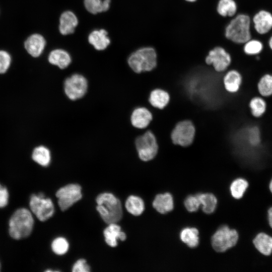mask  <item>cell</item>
I'll use <instances>...</instances> for the list:
<instances>
[{
  "label": "cell",
  "instance_id": "cell-1",
  "mask_svg": "<svg viewBox=\"0 0 272 272\" xmlns=\"http://www.w3.org/2000/svg\"><path fill=\"white\" fill-rule=\"evenodd\" d=\"M96 209L103 220L107 224L116 223L122 217L120 201L113 194L104 192L96 198Z\"/></svg>",
  "mask_w": 272,
  "mask_h": 272
},
{
  "label": "cell",
  "instance_id": "cell-2",
  "mask_svg": "<svg viewBox=\"0 0 272 272\" xmlns=\"http://www.w3.org/2000/svg\"><path fill=\"white\" fill-rule=\"evenodd\" d=\"M127 64L135 74L149 72L154 70L158 64L155 50L150 47H143L132 53L127 58Z\"/></svg>",
  "mask_w": 272,
  "mask_h": 272
},
{
  "label": "cell",
  "instance_id": "cell-3",
  "mask_svg": "<svg viewBox=\"0 0 272 272\" xmlns=\"http://www.w3.org/2000/svg\"><path fill=\"white\" fill-rule=\"evenodd\" d=\"M34 219L31 212L25 208L17 210L9 221V234L15 239L28 237L31 234Z\"/></svg>",
  "mask_w": 272,
  "mask_h": 272
},
{
  "label": "cell",
  "instance_id": "cell-4",
  "mask_svg": "<svg viewBox=\"0 0 272 272\" xmlns=\"http://www.w3.org/2000/svg\"><path fill=\"white\" fill-rule=\"evenodd\" d=\"M250 19L239 14L233 19L226 28V37L236 43H244L251 39Z\"/></svg>",
  "mask_w": 272,
  "mask_h": 272
},
{
  "label": "cell",
  "instance_id": "cell-5",
  "mask_svg": "<svg viewBox=\"0 0 272 272\" xmlns=\"http://www.w3.org/2000/svg\"><path fill=\"white\" fill-rule=\"evenodd\" d=\"M134 144L139 159L144 162L153 160L158 151V145L154 134L149 129L138 135L134 139Z\"/></svg>",
  "mask_w": 272,
  "mask_h": 272
},
{
  "label": "cell",
  "instance_id": "cell-6",
  "mask_svg": "<svg viewBox=\"0 0 272 272\" xmlns=\"http://www.w3.org/2000/svg\"><path fill=\"white\" fill-rule=\"evenodd\" d=\"M62 89L64 95L69 100L76 101L83 99L88 93L89 81L84 75L75 73L64 79Z\"/></svg>",
  "mask_w": 272,
  "mask_h": 272
},
{
  "label": "cell",
  "instance_id": "cell-7",
  "mask_svg": "<svg viewBox=\"0 0 272 272\" xmlns=\"http://www.w3.org/2000/svg\"><path fill=\"white\" fill-rule=\"evenodd\" d=\"M239 238L238 232L227 226L220 228L212 238V245L217 252H224L235 246Z\"/></svg>",
  "mask_w": 272,
  "mask_h": 272
},
{
  "label": "cell",
  "instance_id": "cell-8",
  "mask_svg": "<svg viewBox=\"0 0 272 272\" xmlns=\"http://www.w3.org/2000/svg\"><path fill=\"white\" fill-rule=\"evenodd\" d=\"M195 133V127L189 120L179 121L171 133L172 142L183 147L188 146L193 141Z\"/></svg>",
  "mask_w": 272,
  "mask_h": 272
},
{
  "label": "cell",
  "instance_id": "cell-9",
  "mask_svg": "<svg viewBox=\"0 0 272 272\" xmlns=\"http://www.w3.org/2000/svg\"><path fill=\"white\" fill-rule=\"evenodd\" d=\"M56 196L61 210L65 211L82 198L81 187L77 184H67L57 191Z\"/></svg>",
  "mask_w": 272,
  "mask_h": 272
},
{
  "label": "cell",
  "instance_id": "cell-10",
  "mask_svg": "<svg viewBox=\"0 0 272 272\" xmlns=\"http://www.w3.org/2000/svg\"><path fill=\"white\" fill-rule=\"evenodd\" d=\"M205 61L207 65H212L217 72L227 71L232 62L231 57L223 48L216 47L210 51Z\"/></svg>",
  "mask_w": 272,
  "mask_h": 272
},
{
  "label": "cell",
  "instance_id": "cell-11",
  "mask_svg": "<svg viewBox=\"0 0 272 272\" xmlns=\"http://www.w3.org/2000/svg\"><path fill=\"white\" fill-rule=\"evenodd\" d=\"M30 207L32 213L42 222L51 218L54 212V205L50 198L40 197L35 194L31 196Z\"/></svg>",
  "mask_w": 272,
  "mask_h": 272
},
{
  "label": "cell",
  "instance_id": "cell-12",
  "mask_svg": "<svg viewBox=\"0 0 272 272\" xmlns=\"http://www.w3.org/2000/svg\"><path fill=\"white\" fill-rule=\"evenodd\" d=\"M152 119V113L144 106L135 107L131 112L129 116V121L132 126L139 129L146 128Z\"/></svg>",
  "mask_w": 272,
  "mask_h": 272
},
{
  "label": "cell",
  "instance_id": "cell-13",
  "mask_svg": "<svg viewBox=\"0 0 272 272\" xmlns=\"http://www.w3.org/2000/svg\"><path fill=\"white\" fill-rule=\"evenodd\" d=\"M46 45V41L41 34L35 33L30 35L24 43L27 52L34 57H39L43 52Z\"/></svg>",
  "mask_w": 272,
  "mask_h": 272
},
{
  "label": "cell",
  "instance_id": "cell-14",
  "mask_svg": "<svg viewBox=\"0 0 272 272\" xmlns=\"http://www.w3.org/2000/svg\"><path fill=\"white\" fill-rule=\"evenodd\" d=\"M255 31L259 34H265L272 29V14L266 10H260L252 19Z\"/></svg>",
  "mask_w": 272,
  "mask_h": 272
},
{
  "label": "cell",
  "instance_id": "cell-15",
  "mask_svg": "<svg viewBox=\"0 0 272 272\" xmlns=\"http://www.w3.org/2000/svg\"><path fill=\"white\" fill-rule=\"evenodd\" d=\"M226 90L231 93L237 92L242 83V76L237 70L231 69L227 71L223 79Z\"/></svg>",
  "mask_w": 272,
  "mask_h": 272
},
{
  "label": "cell",
  "instance_id": "cell-16",
  "mask_svg": "<svg viewBox=\"0 0 272 272\" xmlns=\"http://www.w3.org/2000/svg\"><path fill=\"white\" fill-rule=\"evenodd\" d=\"M78 24L77 16L72 11L63 12L59 18V31L63 35L72 34Z\"/></svg>",
  "mask_w": 272,
  "mask_h": 272
},
{
  "label": "cell",
  "instance_id": "cell-17",
  "mask_svg": "<svg viewBox=\"0 0 272 272\" xmlns=\"http://www.w3.org/2000/svg\"><path fill=\"white\" fill-rule=\"evenodd\" d=\"M252 243L256 249L261 254L270 255L272 253V236L261 232L254 237Z\"/></svg>",
  "mask_w": 272,
  "mask_h": 272
},
{
  "label": "cell",
  "instance_id": "cell-18",
  "mask_svg": "<svg viewBox=\"0 0 272 272\" xmlns=\"http://www.w3.org/2000/svg\"><path fill=\"white\" fill-rule=\"evenodd\" d=\"M104 236L105 242L111 247L117 245V240L124 241L126 239V234L121 230V227L116 223H111L104 229Z\"/></svg>",
  "mask_w": 272,
  "mask_h": 272
},
{
  "label": "cell",
  "instance_id": "cell-19",
  "mask_svg": "<svg viewBox=\"0 0 272 272\" xmlns=\"http://www.w3.org/2000/svg\"><path fill=\"white\" fill-rule=\"evenodd\" d=\"M48 60L50 64L63 70L67 68L71 63L72 58L66 51L61 49H56L49 53Z\"/></svg>",
  "mask_w": 272,
  "mask_h": 272
},
{
  "label": "cell",
  "instance_id": "cell-20",
  "mask_svg": "<svg viewBox=\"0 0 272 272\" xmlns=\"http://www.w3.org/2000/svg\"><path fill=\"white\" fill-rule=\"evenodd\" d=\"M108 33L104 29L95 30L88 36L89 42L98 50L106 49L110 43Z\"/></svg>",
  "mask_w": 272,
  "mask_h": 272
},
{
  "label": "cell",
  "instance_id": "cell-21",
  "mask_svg": "<svg viewBox=\"0 0 272 272\" xmlns=\"http://www.w3.org/2000/svg\"><path fill=\"white\" fill-rule=\"evenodd\" d=\"M148 101L153 107L162 109L168 104L170 101V95L166 91L156 88L150 93Z\"/></svg>",
  "mask_w": 272,
  "mask_h": 272
},
{
  "label": "cell",
  "instance_id": "cell-22",
  "mask_svg": "<svg viewBox=\"0 0 272 272\" xmlns=\"http://www.w3.org/2000/svg\"><path fill=\"white\" fill-rule=\"evenodd\" d=\"M153 207L160 213L164 214L171 211L174 207L173 197L169 193L157 195L153 202Z\"/></svg>",
  "mask_w": 272,
  "mask_h": 272
},
{
  "label": "cell",
  "instance_id": "cell-23",
  "mask_svg": "<svg viewBox=\"0 0 272 272\" xmlns=\"http://www.w3.org/2000/svg\"><path fill=\"white\" fill-rule=\"evenodd\" d=\"M33 160L40 165L46 167L51 161V153L49 149L44 146L36 147L32 153Z\"/></svg>",
  "mask_w": 272,
  "mask_h": 272
},
{
  "label": "cell",
  "instance_id": "cell-24",
  "mask_svg": "<svg viewBox=\"0 0 272 272\" xmlns=\"http://www.w3.org/2000/svg\"><path fill=\"white\" fill-rule=\"evenodd\" d=\"M248 186L249 182L246 179L237 178L230 185L231 194L235 199H240L244 196Z\"/></svg>",
  "mask_w": 272,
  "mask_h": 272
},
{
  "label": "cell",
  "instance_id": "cell-25",
  "mask_svg": "<svg viewBox=\"0 0 272 272\" xmlns=\"http://www.w3.org/2000/svg\"><path fill=\"white\" fill-rule=\"evenodd\" d=\"M180 238L188 247H195L199 243L198 231L195 228H185L181 231Z\"/></svg>",
  "mask_w": 272,
  "mask_h": 272
},
{
  "label": "cell",
  "instance_id": "cell-26",
  "mask_svg": "<svg viewBox=\"0 0 272 272\" xmlns=\"http://www.w3.org/2000/svg\"><path fill=\"white\" fill-rule=\"evenodd\" d=\"M125 206L127 212L134 216L141 215L145 210L143 199L135 195L129 196L126 200Z\"/></svg>",
  "mask_w": 272,
  "mask_h": 272
},
{
  "label": "cell",
  "instance_id": "cell-27",
  "mask_svg": "<svg viewBox=\"0 0 272 272\" xmlns=\"http://www.w3.org/2000/svg\"><path fill=\"white\" fill-rule=\"evenodd\" d=\"M86 10L91 14L106 12L109 9L111 0H84Z\"/></svg>",
  "mask_w": 272,
  "mask_h": 272
},
{
  "label": "cell",
  "instance_id": "cell-28",
  "mask_svg": "<svg viewBox=\"0 0 272 272\" xmlns=\"http://www.w3.org/2000/svg\"><path fill=\"white\" fill-rule=\"evenodd\" d=\"M200 205L202 206V211L206 214L213 213L216 209L217 199L212 193H201L197 195Z\"/></svg>",
  "mask_w": 272,
  "mask_h": 272
},
{
  "label": "cell",
  "instance_id": "cell-29",
  "mask_svg": "<svg viewBox=\"0 0 272 272\" xmlns=\"http://www.w3.org/2000/svg\"><path fill=\"white\" fill-rule=\"evenodd\" d=\"M248 107L252 116L255 117H259L265 112L266 104L263 98L254 97L250 100Z\"/></svg>",
  "mask_w": 272,
  "mask_h": 272
},
{
  "label": "cell",
  "instance_id": "cell-30",
  "mask_svg": "<svg viewBox=\"0 0 272 272\" xmlns=\"http://www.w3.org/2000/svg\"><path fill=\"white\" fill-rule=\"evenodd\" d=\"M237 9V5L234 0H220L217 7L218 13L223 17L233 16Z\"/></svg>",
  "mask_w": 272,
  "mask_h": 272
},
{
  "label": "cell",
  "instance_id": "cell-31",
  "mask_svg": "<svg viewBox=\"0 0 272 272\" xmlns=\"http://www.w3.org/2000/svg\"><path fill=\"white\" fill-rule=\"evenodd\" d=\"M259 94L263 97L272 95V75L265 74L259 80L257 84Z\"/></svg>",
  "mask_w": 272,
  "mask_h": 272
},
{
  "label": "cell",
  "instance_id": "cell-32",
  "mask_svg": "<svg viewBox=\"0 0 272 272\" xmlns=\"http://www.w3.org/2000/svg\"><path fill=\"white\" fill-rule=\"evenodd\" d=\"M244 46V52L248 55H253L260 53L263 48L262 43L257 39H249Z\"/></svg>",
  "mask_w": 272,
  "mask_h": 272
},
{
  "label": "cell",
  "instance_id": "cell-33",
  "mask_svg": "<svg viewBox=\"0 0 272 272\" xmlns=\"http://www.w3.org/2000/svg\"><path fill=\"white\" fill-rule=\"evenodd\" d=\"M69 247L68 242L63 237H58L55 239L51 244L52 250L58 255L65 254L67 251Z\"/></svg>",
  "mask_w": 272,
  "mask_h": 272
},
{
  "label": "cell",
  "instance_id": "cell-34",
  "mask_svg": "<svg viewBox=\"0 0 272 272\" xmlns=\"http://www.w3.org/2000/svg\"><path fill=\"white\" fill-rule=\"evenodd\" d=\"M12 61L11 55L7 51L0 50V74L5 73L10 66Z\"/></svg>",
  "mask_w": 272,
  "mask_h": 272
},
{
  "label": "cell",
  "instance_id": "cell-35",
  "mask_svg": "<svg viewBox=\"0 0 272 272\" xmlns=\"http://www.w3.org/2000/svg\"><path fill=\"white\" fill-rule=\"evenodd\" d=\"M184 206L187 210L190 212H193L197 211L199 209L200 203L196 195H189L184 201Z\"/></svg>",
  "mask_w": 272,
  "mask_h": 272
},
{
  "label": "cell",
  "instance_id": "cell-36",
  "mask_svg": "<svg viewBox=\"0 0 272 272\" xmlns=\"http://www.w3.org/2000/svg\"><path fill=\"white\" fill-rule=\"evenodd\" d=\"M247 141L251 145H257L260 142V134L257 127L249 128L247 132Z\"/></svg>",
  "mask_w": 272,
  "mask_h": 272
},
{
  "label": "cell",
  "instance_id": "cell-37",
  "mask_svg": "<svg viewBox=\"0 0 272 272\" xmlns=\"http://www.w3.org/2000/svg\"><path fill=\"white\" fill-rule=\"evenodd\" d=\"M90 271V267L84 259H80L77 260L72 268L73 272H89Z\"/></svg>",
  "mask_w": 272,
  "mask_h": 272
},
{
  "label": "cell",
  "instance_id": "cell-38",
  "mask_svg": "<svg viewBox=\"0 0 272 272\" xmlns=\"http://www.w3.org/2000/svg\"><path fill=\"white\" fill-rule=\"evenodd\" d=\"M9 193L7 189L0 184V208L6 207L8 203Z\"/></svg>",
  "mask_w": 272,
  "mask_h": 272
},
{
  "label": "cell",
  "instance_id": "cell-39",
  "mask_svg": "<svg viewBox=\"0 0 272 272\" xmlns=\"http://www.w3.org/2000/svg\"><path fill=\"white\" fill-rule=\"evenodd\" d=\"M267 218L269 227L272 229V206L267 211Z\"/></svg>",
  "mask_w": 272,
  "mask_h": 272
},
{
  "label": "cell",
  "instance_id": "cell-40",
  "mask_svg": "<svg viewBox=\"0 0 272 272\" xmlns=\"http://www.w3.org/2000/svg\"><path fill=\"white\" fill-rule=\"evenodd\" d=\"M268 188H269V191H270L271 193L272 194V177L269 182V184H268Z\"/></svg>",
  "mask_w": 272,
  "mask_h": 272
},
{
  "label": "cell",
  "instance_id": "cell-41",
  "mask_svg": "<svg viewBox=\"0 0 272 272\" xmlns=\"http://www.w3.org/2000/svg\"><path fill=\"white\" fill-rule=\"evenodd\" d=\"M268 43L269 48L272 50V36L269 38Z\"/></svg>",
  "mask_w": 272,
  "mask_h": 272
},
{
  "label": "cell",
  "instance_id": "cell-42",
  "mask_svg": "<svg viewBox=\"0 0 272 272\" xmlns=\"http://www.w3.org/2000/svg\"><path fill=\"white\" fill-rule=\"evenodd\" d=\"M186 1L189 2H193L195 1L196 0H186Z\"/></svg>",
  "mask_w": 272,
  "mask_h": 272
},
{
  "label": "cell",
  "instance_id": "cell-43",
  "mask_svg": "<svg viewBox=\"0 0 272 272\" xmlns=\"http://www.w3.org/2000/svg\"><path fill=\"white\" fill-rule=\"evenodd\" d=\"M0 268H1V264H0Z\"/></svg>",
  "mask_w": 272,
  "mask_h": 272
}]
</instances>
